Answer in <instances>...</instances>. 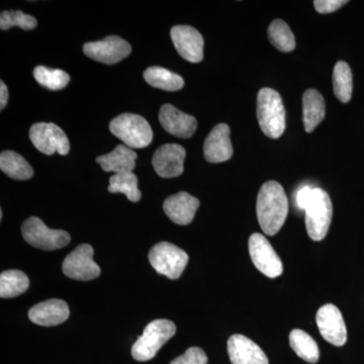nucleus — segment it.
<instances>
[{"instance_id":"1","label":"nucleus","mask_w":364,"mask_h":364,"mask_svg":"<svg viewBox=\"0 0 364 364\" xmlns=\"http://www.w3.org/2000/svg\"><path fill=\"white\" fill-rule=\"evenodd\" d=\"M257 219L268 236L279 233L289 214V202L284 189L277 181H267L261 186L256 203Z\"/></svg>"},{"instance_id":"2","label":"nucleus","mask_w":364,"mask_h":364,"mask_svg":"<svg viewBox=\"0 0 364 364\" xmlns=\"http://www.w3.org/2000/svg\"><path fill=\"white\" fill-rule=\"evenodd\" d=\"M257 119L261 130L272 139H279L286 130V109L282 97L272 88H262L257 95Z\"/></svg>"},{"instance_id":"3","label":"nucleus","mask_w":364,"mask_h":364,"mask_svg":"<svg viewBox=\"0 0 364 364\" xmlns=\"http://www.w3.org/2000/svg\"><path fill=\"white\" fill-rule=\"evenodd\" d=\"M176 333V326L172 321L166 318L152 321L132 347V356L136 361L151 360Z\"/></svg>"},{"instance_id":"4","label":"nucleus","mask_w":364,"mask_h":364,"mask_svg":"<svg viewBox=\"0 0 364 364\" xmlns=\"http://www.w3.org/2000/svg\"><path fill=\"white\" fill-rule=\"evenodd\" d=\"M304 210L309 236L314 241L323 240L329 230L333 215L329 195L322 188H314Z\"/></svg>"},{"instance_id":"5","label":"nucleus","mask_w":364,"mask_h":364,"mask_svg":"<svg viewBox=\"0 0 364 364\" xmlns=\"http://www.w3.org/2000/svg\"><path fill=\"white\" fill-rule=\"evenodd\" d=\"M112 134L131 149L148 147L153 140V131L147 119L135 114H123L109 124Z\"/></svg>"},{"instance_id":"6","label":"nucleus","mask_w":364,"mask_h":364,"mask_svg":"<svg viewBox=\"0 0 364 364\" xmlns=\"http://www.w3.org/2000/svg\"><path fill=\"white\" fill-rule=\"evenodd\" d=\"M23 239L33 247L52 251L70 243V235L63 230L50 229L38 217H31L21 226Z\"/></svg>"},{"instance_id":"7","label":"nucleus","mask_w":364,"mask_h":364,"mask_svg":"<svg viewBox=\"0 0 364 364\" xmlns=\"http://www.w3.org/2000/svg\"><path fill=\"white\" fill-rule=\"evenodd\" d=\"M149 261L157 273L174 280L179 279L186 269L188 255L169 242H160L151 249Z\"/></svg>"},{"instance_id":"8","label":"nucleus","mask_w":364,"mask_h":364,"mask_svg":"<svg viewBox=\"0 0 364 364\" xmlns=\"http://www.w3.org/2000/svg\"><path fill=\"white\" fill-rule=\"evenodd\" d=\"M30 139L33 146L46 155H53L56 152L60 155H67L70 151V143L66 134L55 124H33Z\"/></svg>"},{"instance_id":"9","label":"nucleus","mask_w":364,"mask_h":364,"mask_svg":"<svg viewBox=\"0 0 364 364\" xmlns=\"http://www.w3.org/2000/svg\"><path fill=\"white\" fill-rule=\"evenodd\" d=\"M249 253L254 267L270 279L282 274L284 267L279 256L263 235L255 233L249 238Z\"/></svg>"},{"instance_id":"10","label":"nucleus","mask_w":364,"mask_h":364,"mask_svg":"<svg viewBox=\"0 0 364 364\" xmlns=\"http://www.w3.org/2000/svg\"><path fill=\"white\" fill-rule=\"evenodd\" d=\"M95 250L90 244H81L67 255L62 269L69 279L75 280H92L100 274V268L93 260Z\"/></svg>"},{"instance_id":"11","label":"nucleus","mask_w":364,"mask_h":364,"mask_svg":"<svg viewBox=\"0 0 364 364\" xmlns=\"http://www.w3.org/2000/svg\"><path fill=\"white\" fill-rule=\"evenodd\" d=\"M83 52L95 61L112 65L127 58L131 54L132 47L122 38L109 36L102 41L86 43L83 46Z\"/></svg>"},{"instance_id":"12","label":"nucleus","mask_w":364,"mask_h":364,"mask_svg":"<svg viewBox=\"0 0 364 364\" xmlns=\"http://www.w3.org/2000/svg\"><path fill=\"white\" fill-rule=\"evenodd\" d=\"M318 331L326 341L334 346H343L347 342V329L343 316L336 306L327 304L321 306L316 316Z\"/></svg>"},{"instance_id":"13","label":"nucleus","mask_w":364,"mask_h":364,"mask_svg":"<svg viewBox=\"0 0 364 364\" xmlns=\"http://www.w3.org/2000/svg\"><path fill=\"white\" fill-rule=\"evenodd\" d=\"M174 47L182 58L191 63H200L203 59V38L191 26H176L170 32Z\"/></svg>"},{"instance_id":"14","label":"nucleus","mask_w":364,"mask_h":364,"mask_svg":"<svg viewBox=\"0 0 364 364\" xmlns=\"http://www.w3.org/2000/svg\"><path fill=\"white\" fill-rule=\"evenodd\" d=\"M186 149L178 144H165L155 152L152 164L158 176L163 178H173L184 171Z\"/></svg>"},{"instance_id":"15","label":"nucleus","mask_w":364,"mask_h":364,"mask_svg":"<svg viewBox=\"0 0 364 364\" xmlns=\"http://www.w3.org/2000/svg\"><path fill=\"white\" fill-rule=\"evenodd\" d=\"M230 134L231 130L227 124H217L210 131L203 145V154L208 162H225L233 156V146Z\"/></svg>"},{"instance_id":"16","label":"nucleus","mask_w":364,"mask_h":364,"mask_svg":"<svg viewBox=\"0 0 364 364\" xmlns=\"http://www.w3.org/2000/svg\"><path fill=\"white\" fill-rule=\"evenodd\" d=\"M228 354L232 364H268L264 351L244 335L235 334L228 340Z\"/></svg>"},{"instance_id":"17","label":"nucleus","mask_w":364,"mask_h":364,"mask_svg":"<svg viewBox=\"0 0 364 364\" xmlns=\"http://www.w3.org/2000/svg\"><path fill=\"white\" fill-rule=\"evenodd\" d=\"M159 121L167 133L178 138H191L198 128L195 117L184 114L169 104L162 105L160 109Z\"/></svg>"},{"instance_id":"18","label":"nucleus","mask_w":364,"mask_h":364,"mask_svg":"<svg viewBox=\"0 0 364 364\" xmlns=\"http://www.w3.org/2000/svg\"><path fill=\"white\" fill-rule=\"evenodd\" d=\"M198 208H200V200L186 191L169 196L163 203V210L167 217L172 222L182 226L193 222Z\"/></svg>"},{"instance_id":"19","label":"nucleus","mask_w":364,"mask_h":364,"mask_svg":"<svg viewBox=\"0 0 364 364\" xmlns=\"http://www.w3.org/2000/svg\"><path fill=\"white\" fill-rule=\"evenodd\" d=\"M70 311L63 299H51L33 306L28 311V318L35 324L50 327L65 322Z\"/></svg>"},{"instance_id":"20","label":"nucleus","mask_w":364,"mask_h":364,"mask_svg":"<svg viewBox=\"0 0 364 364\" xmlns=\"http://www.w3.org/2000/svg\"><path fill=\"white\" fill-rule=\"evenodd\" d=\"M136 153L126 145H119L112 152L97 158V162L105 172L116 174L133 172L136 167Z\"/></svg>"},{"instance_id":"21","label":"nucleus","mask_w":364,"mask_h":364,"mask_svg":"<svg viewBox=\"0 0 364 364\" xmlns=\"http://www.w3.org/2000/svg\"><path fill=\"white\" fill-rule=\"evenodd\" d=\"M326 114L325 100L316 90H308L303 95V121L306 133H312L322 123Z\"/></svg>"},{"instance_id":"22","label":"nucleus","mask_w":364,"mask_h":364,"mask_svg":"<svg viewBox=\"0 0 364 364\" xmlns=\"http://www.w3.org/2000/svg\"><path fill=\"white\" fill-rule=\"evenodd\" d=\"M0 169L16 181H28L32 178L33 170L28 161L14 151H4L0 155Z\"/></svg>"},{"instance_id":"23","label":"nucleus","mask_w":364,"mask_h":364,"mask_svg":"<svg viewBox=\"0 0 364 364\" xmlns=\"http://www.w3.org/2000/svg\"><path fill=\"white\" fill-rule=\"evenodd\" d=\"M144 79L153 87L166 91H177L184 86L183 78L178 74L162 68L153 66L144 72Z\"/></svg>"},{"instance_id":"24","label":"nucleus","mask_w":364,"mask_h":364,"mask_svg":"<svg viewBox=\"0 0 364 364\" xmlns=\"http://www.w3.org/2000/svg\"><path fill=\"white\" fill-rule=\"evenodd\" d=\"M289 344L296 355L309 363H317L320 350L315 340L303 330L294 329L289 334Z\"/></svg>"},{"instance_id":"25","label":"nucleus","mask_w":364,"mask_h":364,"mask_svg":"<svg viewBox=\"0 0 364 364\" xmlns=\"http://www.w3.org/2000/svg\"><path fill=\"white\" fill-rule=\"evenodd\" d=\"M333 90L335 97L343 104L350 102L353 90V78L350 67L344 61L337 62L333 71Z\"/></svg>"},{"instance_id":"26","label":"nucleus","mask_w":364,"mask_h":364,"mask_svg":"<svg viewBox=\"0 0 364 364\" xmlns=\"http://www.w3.org/2000/svg\"><path fill=\"white\" fill-rule=\"evenodd\" d=\"M30 287V280L21 270H6L0 274V296L2 299L14 298L26 293Z\"/></svg>"},{"instance_id":"27","label":"nucleus","mask_w":364,"mask_h":364,"mask_svg":"<svg viewBox=\"0 0 364 364\" xmlns=\"http://www.w3.org/2000/svg\"><path fill=\"white\" fill-rule=\"evenodd\" d=\"M109 191L112 193H124L133 203L139 202L142 196L138 188V178L133 172L112 176L109 178Z\"/></svg>"},{"instance_id":"28","label":"nucleus","mask_w":364,"mask_h":364,"mask_svg":"<svg viewBox=\"0 0 364 364\" xmlns=\"http://www.w3.org/2000/svg\"><path fill=\"white\" fill-rule=\"evenodd\" d=\"M270 43L279 51L289 53L296 48V39L287 23L282 20H275L268 28Z\"/></svg>"},{"instance_id":"29","label":"nucleus","mask_w":364,"mask_h":364,"mask_svg":"<svg viewBox=\"0 0 364 364\" xmlns=\"http://www.w3.org/2000/svg\"><path fill=\"white\" fill-rule=\"evenodd\" d=\"M33 77L40 85L50 90H61L70 81L67 72L60 69H50L45 66H37L33 70Z\"/></svg>"},{"instance_id":"30","label":"nucleus","mask_w":364,"mask_h":364,"mask_svg":"<svg viewBox=\"0 0 364 364\" xmlns=\"http://www.w3.org/2000/svg\"><path fill=\"white\" fill-rule=\"evenodd\" d=\"M38 25L36 18L21 11H2L0 16V28L9 30L13 26H18L25 31L33 30Z\"/></svg>"},{"instance_id":"31","label":"nucleus","mask_w":364,"mask_h":364,"mask_svg":"<svg viewBox=\"0 0 364 364\" xmlns=\"http://www.w3.org/2000/svg\"><path fill=\"white\" fill-rule=\"evenodd\" d=\"M170 364H208V356L200 347H191Z\"/></svg>"},{"instance_id":"32","label":"nucleus","mask_w":364,"mask_h":364,"mask_svg":"<svg viewBox=\"0 0 364 364\" xmlns=\"http://www.w3.org/2000/svg\"><path fill=\"white\" fill-rule=\"evenodd\" d=\"M348 1L345 0H315L314 6L318 14H331Z\"/></svg>"},{"instance_id":"33","label":"nucleus","mask_w":364,"mask_h":364,"mask_svg":"<svg viewBox=\"0 0 364 364\" xmlns=\"http://www.w3.org/2000/svg\"><path fill=\"white\" fill-rule=\"evenodd\" d=\"M313 188H314L310 186H303L301 188L298 189V191H296V205L299 210H305L306 203H308L309 198H310Z\"/></svg>"},{"instance_id":"34","label":"nucleus","mask_w":364,"mask_h":364,"mask_svg":"<svg viewBox=\"0 0 364 364\" xmlns=\"http://www.w3.org/2000/svg\"><path fill=\"white\" fill-rule=\"evenodd\" d=\"M7 100H9V90H7L6 83L0 81V109H4L6 107Z\"/></svg>"}]
</instances>
